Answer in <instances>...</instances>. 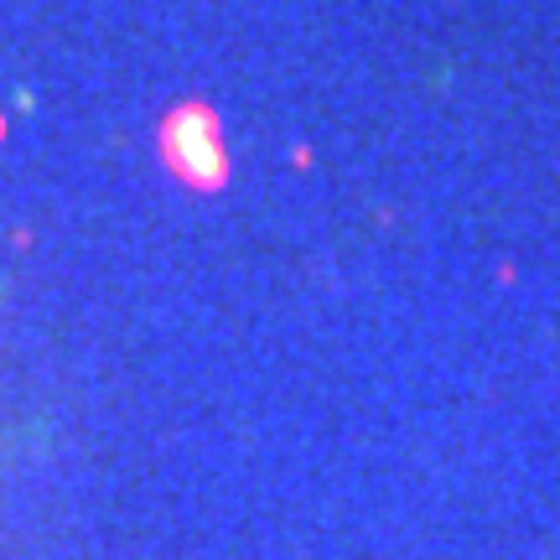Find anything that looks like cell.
Here are the masks:
<instances>
[{"mask_svg":"<svg viewBox=\"0 0 560 560\" xmlns=\"http://www.w3.org/2000/svg\"><path fill=\"white\" fill-rule=\"evenodd\" d=\"M156 151L166 172L192 187V192H219L229 182V145H223V125L208 104H177L156 130Z\"/></svg>","mask_w":560,"mask_h":560,"instance_id":"6da1fadb","label":"cell"}]
</instances>
